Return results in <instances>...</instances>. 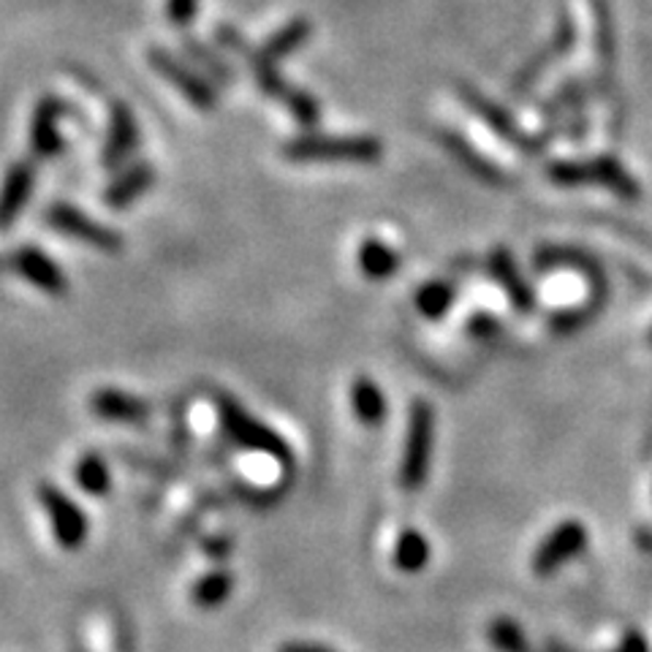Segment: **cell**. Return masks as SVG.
<instances>
[{
    "instance_id": "6da1fadb",
    "label": "cell",
    "mask_w": 652,
    "mask_h": 652,
    "mask_svg": "<svg viewBox=\"0 0 652 652\" xmlns=\"http://www.w3.org/2000/svg\"><path fill=\"white\" fill-rule=\"evenodd\" d=\"M215 411L217 422H221L223 432L242 449L256 451V454H266L277 462H292V449L283 440V435H277L272 427H266L264 422L253 419L242 405L228 394H215Z\"/></svg>"
},
{
    "instance_id": "7a4b0ae2",
    "label": "cell",
    "mask_w": 652,
    "mask_h": 652,
    "mask_svg": "<svg viewBox=\"0 0 652 652\" xmlns=\"http://www.w3.org/2000/svg\"><path fill=\"white\" fill-rule=\"evenodd\" d=\"M288 161H351V164H372L381 158V142L372 137H321V133H305L292 139L283 147Z\"/></svg>"
},
{
    "instance_id": "3957f363",
    "label": "cell",
    "mask_w": 652,
    "mask_h": 652,
    "mask_svg": "<svg viewBox=\"0 0 652 652\" xmlns=\"http://www.w3.org/2000/svg\"><path fill=\"white\" fill-rule=\"evenodd\" d=\"M432 408L425 400H416L411 405L408 416V438H405L403 465H400V484L411 493L425 487L427 473H430V454H432Z\"/></svg>"
},
{
    "instance_id": "277c9868",
    "label": "cell",
    "mask_w": 652,
    "mask_h": 652,
    "mask_svg": "<svg viewBox=\"0 0 652 652\" xmlns=\"http://www.w3.org/2000/svg\"><path fill=\"white\" fill-rule=\"evenodd\" d=\"M147 63L153 66V71L158 76H164L182 98H186L191 107H197L199 111H213L217 104V93L215 87L193 69L191 60H180L169 52V49L153 47L147 52Z\"/></svg>"
},
{
    "instance_id": "5b68a950",
    "label": "cell",
    "mask_w": 652,
    "mask_h": 652,
    "mask_svg": "<svg viewBox=\"0 0 652 652\" xmlns=\"http://www.w3.org/2000/svg\"><path fill=\"white\" fill-rule=\"evenodd\" d=\"M47 223L58 234H66V237L76 239L82 245H91V248L102 250V253H120L122 250V234L115 232V228L104 226L96 217L82 213L74 204L58 202L47 210Z\"/></svg>"
},
{
    "instance_id": "8992f818",
    "label": "cell",
    "mask_w": 652,
    "mask_h": 652,
    "mask_svg": "<svg viewBox=\"0 0 652 652\" xmlns=\"http://www.w3.org/2000/svg\"><path fill=\"white\" fill-rule=\"evenodd\" d=\"M590 533L579 520H566L538 544L536 555H533V571L536 577H552L560 571L566 562L582 555L588 549Z\"/></svg>"
},
{
    "instance_id": "52a82bcc",
    "label": "cell",
    "mask_w": 652,
    "mask_h": 652,
    "mask_svg": "<svg viewBox=\"0 0 652 652\" xmlns=\"http://www.w3.org/2000/svg\"><path fill=\"white\" fill-rule=\"evenodd\" d=\"M38 500H42L49 520H52V531L58 544L63 549H80L87 538V520L80 506L69 495L60 493L58 487H52V484H42L38 487Z\"/></svg>"
},
{
    "instance_id": "ba28073f",
    "label": "cell",
    "mask_w": 652,
    "mask_h": 652,
    "mask_svg": "<svg viewBox=\"0 0 652 652\" xmlns=\"http://www.w3.org/2000/svg\"><path fill=\"white\" fill-rule=\"evenodd\" d=\"M552 180L568 182V186H577V182H604L612 191L620 193L623 199H633L639 193L631 175H626L612 158L593 161V164H557L552 166Z\"/></svg>"
},
{
    "instance_id": "9c48e42d",
    "label": "cell",
    "mask_w": 652,
    "mask_h": 652,
    "mask_svg": "<svg viewBox=\"0 0 652 652\" xmlns=\"http://www.w3.org/2000/svg\"><path fill=\"white\" fill-rule=\"evenodd\" d=\"M66 115V104L58 96H44L36 104L31 117V150L36 158H58L63 153V133L60 117Z\"/></svg>"
},
{
    "instance_id": "30bf717a",
    "label": "cell",
    "mask_w": 652,
    "mask_h": 652,
    "mask_svg": "<svg viewBox=\"0 0 652 652\" xmlns=\"http://www.w3.org/2000/svg\"><path fill=\"white\" fill-rule=\"evenodd\" d=\"M139 147V126L137 117L128 104L111 102L109 107V126H107V142L102 150V164L107 169L126 164Z\"/></svg>"
},
{
    "instance_id": "8fae6325",
    "label": "cell",
    "mask_w": 652,
    "mask_h": 652,
    "mask_svg": "<svg viewBox=\"0 0 652 652\" xmlns=\"http://www.w3.org/2000/svg\"><path fill=\"white\" fill-rule=\"evenodd\" d=\"M11 264H14V270L20 272L31 286L49 294V297H63V294L69 292V277H66V272L60 270L44 250L33 248V245L16 250Z\"/></svg>"
},
{
    "instance_id": "7c38bea8",
    "label": "cell",
    "mask_w": 652,
    "mask_h": 652,
    "mask_svg": "<svg viewBox=\"0 0 652 652\" xmlns=\"http://www.w3.org/2000/svg\"><path fill=\"white\" fill-rule=\"evenodd\" d=\"M33 186H36V166L27 161L14 164L5 171L3 186H0V232L14 226L16 217L31 202Z\"/></svg>"
},
{
    "instance_id": "4fadbf2b",
    "label": "cell",
    "mask_w": 652,
    "mask_h": 652,
    "mask_svg": "<svg viewBox=\"0 0 652 652\" xmlns=\"http://www.w3.org/2000/svg\"><path fill=\"white\" fill-rule=\"evenodd\" d=\"M91 408L98 419L115 425H144L150 419L147 403L120 389H98L91 398Z\"/></svg>"
},
{
    "instance_id": "5bb4252c",
    "label": "cell",
    "mask_w": 652,
    "mask_h": 652,
    "mask_svg": "<svg viewBox=\"0 0 652 652\" xmlns=\"http://www.w3.org/2000/svg\"><path fill=\"white\" fill-rule=\"evenodd\" d=\"M155 182V169L150 164H133L131 169H126L122 175H117L104 191V204L109 210H126L142 197L144 191H150Z\"/></svg>"
},
{
    "instance_id": "9a60e30c",
    "label": "cell",
    "mask_w": 652,
    "mask_h": 652,
    "mask_svg": "<svg viewBox=\"0 0 652 652\" xmlns=\"http://www.w3.org/2000/svg\"><path fill=\"white\" fill-rule=\"evenodd\" d=\"M351 405H354L356 419L367 427H378L387 419V400L370 378H356L351 387Z\"/></svg>"
},
{
    "instance_id": "2e32d148",
    "label": "cell",
    "mask_w": 652,
    "mask_h": 652,
    "mask_svg": "<svg viewBox=\"0 0 652 652\" xmlns=\"http://www.w3.org/2000/svg\"><path fill=\"white\" fill-rule=\"evenodd\" d=\"M359 270L372 281H387L400 270V256L392 245L381 242L378 237H367L359 245Z\"/></svg>"
},
{
    "instance_id": "e0dca14e",
    "label": "cell",
    "mask_w": 652,
    "mask_h": 652,
    "mask_svg": "<svg viewBox=\"0 0 652 652\" xmlns=\"http://www.w3.org/2000/svg\"><path fill=\"white\" fill-rule=\"evenodd\" d=\"M310 38V22L308 20H292L288 25H283L281 31L272 33L264 42V47L256 49L264 60L277 63V60L288 58L292 52H297L305 42Z\"/></svg>"
},
{
    "instance_id": "ac0fdd59",
    "label": "cell",
    "mask_w": 652,
    "mask_h": 652,
    "mask_svg": "<svg viewBox=\"0 0 652 652\" xmlns=\"http://www.w3.org/2000/svg\"><path fill=\"white\" fill-rule=\"evenodd\" d=\"M182 52H186V58L191 60L193 66H199V69L208 71L213 80L221 82V85H228V82L234 80L232 69H228L226 60L217 55V47H213V44H204L199 42V38L193 36H186L182 38Z\"/></svg>"
},
{
    "instance_id": "d6986e66",
    "label": "cell",
    "mask_w": 652,
    "mask_h": 652,
    "mask_svg": "<svg viewBox=\"0 0 652 652\" xmlns=\"http://www.w3.org/2000/svg\"><path fill=\"white\" fill-rule=\"evenodd\" d=\"M430 562V544L419 531H405L394 544V566L405 573H419Z\"/></svg>"
},
{
    "instance_id": "ffe728a7",
    "label": "cell",
    "mask_w": 652,
    "mask_h": 652,
    "mask_svg": "<svg viewBox=\"0 0 652 652\" xmlns=\"http://www.w3.org/2000/svg\"><path fill=\"white\" fill-rule=\"evenodd\" d=\"M76 484L80 489H85L87 495H107L111 489V476H109V465L104 462V457L98 454H85L76 465Z\"/></svg>"
},
{
    "instance_id": "44dd1931",
    "label": "cell",
    "mask_w": 652,
    "mask_h": 652,
    "mask_svg": "<svg viewBox=\"0 0 652 652\" xmlns=\"http://www.w3.org/2000/svg\"><path fill=\"white\" fill-rule=\"evenodd\" d=\"M232 588L234 582L226 571H213L199 579L197 588H193V601L202 609H215V606H221L232 595Z\"/></svg>"
},
{
    "instance_id": "7402d4cb",
    "label": "cell",
    "mask_w": 652,
    "mask_h": 652,
    "mask_svg": "<svg viewBox=\"0 0 652 652\" xmlns=\"http://www.w3.org/2000/svg\"><path fill=\"white\" fill-rule=\"evenodd\" d=\"M489 642L500 652H533L527 637L511 617H498L489 623Z\"/></svg>"
},
{
    "instance_id": "603a6c76",
    "label": "cell",
    "mask_w": 652,
    "mask_h": 652,
    "mask_svg": "<svg viewBox=\"0 0 652 652\" xmlns=\"http://www.w3.org/2000/svg\"><path fill=\"white\" fill-rule=\"evenodd\" d=\"M451 299H454V292H451L449 283L432 281L416 292V308H419L427 319H440V316L451 308Z\"/></svg>"
},
{
    "instance_id": "cb8c5ba5",
    "label": "cell",
    "mask_w": 652,
    "mask_h": 652,
    "mask_svg": "<svg viewBox=\"0 0 652 652\" xmlns=\"http://www.w3.org/2000/svg\"><path fill=\"white\" fill-rule=\"evenodd\" d=\"M213 42L217 49H228V52H237V55H248V49H250L242 33H239L234 25H226V22L215 27Z\"/></svg>"
},
{
    "instance_id": "d4e9b609",
    "label": "cell",
    "mask_w": 652,
    "mask_h": 652,
    "mask_svg": "<svg viewBox=\"0 0 652 652\" xmlns=\"http://www.w3.org/2000/svg\"><path fill=\"white\" fill-rule=\"evenodd\" d=\"M495 272H498L500 281H506V286L511 288V294H514L517 303H522V308H527V303H531V297H527L525 288L517 283L514 277V266H511V259L506 253H498L495 256Z\"/></svg>"
},
{
    "instance_id": "484cf974",
    "label": "cell",
    "mask_w": 652,
    "mask_h": 652,
    "mask_svg": "<svg viewBox=\"0 0 652 652\" xmlns=\"http://www.w3.org/2000/svg\"><path fill=\"white\" fill-rule=\"evenodd\" d=\"M166 16L175 27H188L199 16V0H166Z\"/></svg>"
},
{
    "instance_id": "4316f807",
    "label": "cell",
    "mask_w": 652,
    "mask_h": 652,
    "mask_svg": "<svg viewBox=\"0 0 652 652\" xmlns=\"http://www.w3.org/2000/svg\"><path fill=\"white\" fill-rule=\"evenodd\" d=\"M612 652H650V648H648V639H644L642 633L628 631L626 637L620 639V644H617Z\"/></svg>"
},
{
    "instance_id": "83f0119b",
    "label": "cell",
    "mask_w": 652,
    "mask_h": 652,
    "mask_svg": "<svg viewBox=\"0 0 652 652\" xmlns=\"http://www.w3.org/2000/svg\"><path fill=\"white\" fill-rule=\"evenodd\" d=\"M277 652H334V650L327 648V644H316V642H288V644H281Z\"/></svg>"
},
{
    "instance_id": "f1b7e54d",
    "label": "cell",
    "mask_w": 652,
    "mask_h": 652,
    "mask_svg": "<svg viewBox=\"0 0 652 652\" xmlns=\"http://www.w3.org/2000/svg\"><path fill=\"white\" fill-rule=\"evenodd\" d=\"M639 546L652 552V533H639Z\"/></svg>"
},
{
    "instance_id": "f546056e",
    "label": "cell",
    "mask_w": 652,
    "mask_h": 652,
    "mask_svg": "<svg viewBox=\"0 0 652 652\" xmlns=\"http://www.w3.org/2000/svg\"><path fill=\"white\" fill-rule=\"evenodd\" d=\"M549 652H577V650H568V648H562V644H552Z\"/></svg>"
}]
</instances>
